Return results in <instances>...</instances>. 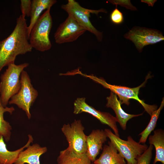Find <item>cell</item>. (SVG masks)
Instances as JSON below:
<instances>
[{"instance_id":"cell-9","label":"cell","mask_w":164,"mask_h":164,"mask_svg":"<svg viewBox=\"0 0 164 164\" xmlns=\"http://www.w3.org/2000/svg\"><path fill=\"white\" fill-rule=\"evenodd\" d=\"M80 120L74 121L71 124H64L61 130L68 143L70 149L78 153L86 152V135Z\"/></svg>"},{"instance_id":"cell-6","label":"cell","mask_w":164,"mask_h":164,"mask_svg":"<svg viewBox=\"0 0 164 164\" xmlns=\"http://www.w3.org/2000/svg\"><path fill=\"white\" fill-rule=\"evenodd\" d=\"M61 8L72 17L86 31L94 34L99 41L103 38V33L97 30L91 22L89 17L90 13L97 15L100 12L106 13L107 11L102 9L98 10H93L84 8L74 0H68L66 4L62 5Z\"/></svg>"},{"instance_id":"cell-15","label":"cell","mask_w":164,"mask_h":164,"mask_svg":"<svg viewBox=\"0 0 164 164\" xmlns=\"http://www.w3.org/2000/svg\"><path fill=\"white\" fill-rule=\"evenodd\" d=\"M94 164H126L114 145L110 141L105 145L99 157L94 162Z\"/></svg>"},{"instance_id":"cell-1","label":"cell","mask_w":164,"mask_h":164,"mask_svg":"<svg viewBox=\"0 0 164 164\" xmlns=\"http://www.w3.org/2000/svg\"><path fill=\"white\" fill-rule=\"evenodd\" d=\"M29 39L26 19L21 15L17 19L15 27L11 34L0 41V72L5 67L14 63L18 55L32 51L33 48Z\"/></svg>"},{"instance_id":"cell-5","label":"cell","mask_w":164,"mask_h":164,"mask_svg":"<svg viewBox=\"0 0 164 164\" xmlns=\"http://www.w3.org/2000/svg\"><path fill=\"white\" fill-rule=\"evenodd\" d=\"M104 131L110 142L126 160V164H136L138 158L148 148L145 144H141L136 142L130 136L128 137L127 140H125L116 135L110 129L106 128Z\"/></svg>"},{"instance_id":"cell-11","label":"cell","mask_w":164,"mask_h":164,"mask_svg":"<svg viewBox=\"0 0 164 164\" xmlns=\"http://www.w3.org/2000/svg\"><path fill=\"white\" fill-rule=\"evenodd\" d=\"M86 30L69 16L58 27L54 35L56 43L61 44L76 40Z\"/></svg>"},{"instance_id":"cell-2","label":"cell","mask_w":164,"mask_h":164,"mask_svg":"<svg viewBox=\"0 0 164 164\" xmlns=\"http://www.w3.org/2000/svg\"><path fill=\"white\" fill-rule=\"evenodd\" d=\"M29 63H25L19 65L14 63L8 65V68L0 77V98L2 105L6 107L10 98L17 93L21 86V74Z\"/></svg>"},{"instance_id":"cell-23","label":"cell","mask_w":164,"mask_h":164,"mask_svg":"<svg viewBox=\"0 0 164 164\" xmlns=\"http://www.w3.org/2000/svg\"><path fill=\"white\" fill-rule=\"evenodd\" d=\"M116 8L111 12L110 18L112 22L116 25H120L124 22V18L123 13L120 11L116 5Z\"/></svg>"},{"instance_id":"cell-10","label":"cell","mask_w":164,"mask_h":164,"mask_svg":"<svg viewBox=\"0 0 164 164\" xmlns=\"http://www.w3.org/2000/svg\"><path fill=\"white\" fill-rule=\"evenodd\" d=\"M83 112L91 114L98 119L101 123L108 125L112 129L116 135L119 137L116 124L117 120L116 117L109 113L97 110L89 105L86 102L85 97L77 98L74 103L73 113L78 114Z\"/></svg>"},{"instance_id":"cell-22","label":"cell","mask_w":164,"mask_h":164,"mask_svg":"<svg viewBox=\"0 0 164 164\" xmlns=\"http://www.w3.org/2000/svg\"><path fill=\"white\" fill-rule=\"evenodd\" d=\"M153 145H150L147 149L137 159L136 164H150L152 156Z\"/></svg>"},{"instance_id":"cell-12","label":"cell","mask_w":164,"mask_h":164,"mask_svg":"<svg viewBox=\"0 0 164 164\" xmlns=\"http://www.w3.org/2000/svg\"><path fill=\"white\" fill-rule=\"evenodd\" d=\"M107 138L104 131L99 129L93 130L86 136V153L91 162L95 160Z\"/></svg>"},{"instance_id":"cell-16","label":"cell","mask_w":164,"mask_h":164,"mask_svg":"<svg viewBox=\"0 0 164 164\" xmlns=\"http://www.w3.org/2000/svg\"><path fill=\"white\" fill-rule=\"evenodd\" d=\"M28 140L26 144L22 147L14 151L8 150L4 138L0 136V164H14L17 160L20 152L32 143L33 138L32 135H28Z\"/></svg>"},{"instance_id":"cell-13","label":"cell","mask_w":164,"mask_h":164,"mask_svg":"<svg viewBox=\"0 0 164 164\" xmlns=\"http://www.w3.org/2000/svg\"><path fill=\"white\" fill-rule=\"evenodd\" d=\"M26 148L20 152L14 164H40V156L47 152V148L36 143Z\"/></svg>"},{"instance_id":"cell-24","label":"cell","mask_w":164,"mask_h":164,"mask_svg":"<svg viewBox=\"0 0 164 164\" xmlns=\"http://www.w3.org/2000/svg\"><path fill=\"white\" fill-rule=\"evenodd\" d=\"M20 8L22 15L25 17L30 16L31 9V1L21 0Z\"/></svg>"},{"instance_id":"cell-18","label":"cell","mask_w":164,"mask_h":164,"mask_svg":"<svg viewBox=\"0 0 164 164\" xmlns=\"http://www.w3.org/2000/svg\"><path fill=\"white\" fill-rule=\"evenodd\" d=\"M56 2V1L55 0H33L31 1L30 22L28 26L29 36L31 29L42 12L46 9L51 8Z\"/></svg>"},{"instance_id":"cell-25","label":"cell","mask_w":164,"mask_h":164,"mask_svg":"<svg viewBox=\"0 0 164 164\" xmlns=\"http://www.w3.org/2000/svg\"><path fill=\"white\" fill-rule=\"evenodd\" d=\"M113 5H119L132 11L136 10V8L131 3L130 0H110L108 1Z\"/></svg>"},{"instance_id":"cell-17","label":"cell","mask_w":164,"mask_h":164,"mask_svg":"<svg viewBox=\"0 0 164 164\" xmlns=\"http://www.w3.org/2000/svg\"><path fill=\"white\" fill-rule=\"evenodd\" d=\"M57 164H91L86 153H76L67 147L61 151L57 158Z\"/></svg>"},{"instance_id":"cell-3","label":"cell","mask_w":164,"mask_h":164,"mask_svg":"<svg viewBox=\"0 0 164 164\" xmlns=\"http://www.w3.org/2000/svg\"><path fill=\"white\" fill-rule=\"evenodd\" d=\"M49 8L37 19L30 33L29 43L32 48L44 52L50 50L52 45L49 35L53 21Z\"/></svg>"},{"instance_id":"cell-21","label":"cell","mask_w":164,"mask_h":164,"mask_svg":"<svg viewBox=\"0 0 164 164\" xmlns=\"http://www.w3.org/2000/svg\"><path fill=\"white\" fill-rule=\"evenodd\" d=\"M164 106V99L163 98L159 107L151 115V119L147 126L138 135L141 136L138 142L139 143L145 144L148 136L156 127L160 112Z\"/></svg>"},{"instance_id":"cell-27","label":"cell","mask_w":164,"mask_h":164,"mask_svg":"<svg viewBox=\"0 0 164 164\" xmlns=\"http://www.w3.org/2000/svg\"><path fill=\"white\" fill-rule=\"evenodd\" d=\"M91 164H94V163H91Z\"/></svg>"},{"instance_id":"cell-20","label":"cell","mask_w":164,"mask_h":164,"mask_svg":"<svg viewBox=\"0 0 164 164\" xmlns=\"http://www.w3.org/2000/svg\"><path fill=\"white\" fill-rule=\"evenodd\" d=\"M15 110L13 107H5L3 106L1 100L0 90V136H2L6 142L10 139L12 128L9 123L4 120V114L5 112H8L12 114Z\"/></svg>"},{"instance_id":"cell-14","label":"cell","mask_w":164,"mask_h":164,"mask_svg":"<svg viewBox=\"0 0 164 164\" xmlns=\"http://www.w3.org/2000/svg\"><path fill=\"white\" fill-rule=\"evenodd\" d=\"M107 102L106 105L107 107L111 108L115 112L117 122L121 128L124 130L126 129V124L128 121L133 118L142 115L143 113L133 114H128L122 109L121 104L118 99L117 96L111 91L110 95L107 97Z\"/></svg>"},{"instance_id":"cell-4","label":"cell","mask_w":164,"mask_h":164,"mask_svg":"<svg viewBox=\"0 0 164 164\" xmlns=\"http://www.w3.org/2000/svg\"><path fill=\"white\" fill-rule=\"evenodd\" d=\"M95 82L102 85L104 87L110 89L119 98L121 104H124L128 105L130 99L136 100L143 107L145 110L151 116L153 112L157 109L155 105H150L145 104L144 101L141 100L138 97L140 88L143 87L148 79L150 77L149 74L146 77L145 81L140 86L135 87L131 88L125 86L111 85L108 84L103 79L98 78L93 75H86Z\"/></svg>"},{"instance_id":"cell-19","label":"cell","mask_w":164,"mask_h":164,"mask_svg":"<svg viewBox=\"0 0 164 164\" xmlns=\"http://www.w3.org/2000/svg\"><path fill=\"white\" fill-rule=\"evenodd\" d=\"M150 145L155 147V156L153 164L160 162L164 164V132L161 129H157L154 131V134L150 135L149 138Z\"/></svg>"},{"instance_id":"cell-8","label":"cell","mask_w":164,"mask_h":164,"mask_svg":"<svg viewBox=\"0 0 164 164\" xmlns=\"http://www.w3.org/2000/svg\"><path fill=\"white\" fill-rule=\"evenodd\" d=\"M124 36L132 41L139 52L142 51L145 46L164 40V37L159 30L136 26L130 30Z\"/></svg>"},{"instance_id":"cell-7","label":"cell","mask_w":164,"mask_h":164,"mask_svg":"<svg viewBox=\"0 0 164 164\" xmlns=\"http://www.w3.org/2000/svg\"><path fill=\"white\" fill-rule=\"evenodd\" d=\"M20 79V88L18 92L10 98L9 103L16 105L25 112L28 118L30 119L31 115L30 109L38 96V92L33 87L26 71H22Z\"/></svg>"},{"instance_id":"cell-26","label":"cell","mask_w":164,"mask_h":164,"mask_svg":"<svg viewBox=\"0 0 164 164\" xmlns=\"http://www.w3.org/2000/svg\"><path fill=\"white\" fill-rule=\"evenodd\" d=\"M141 2L146 3L148 4V6L153 7L154 3L157 1L156 0H141Z\"/></svg>"}]
</instances>
